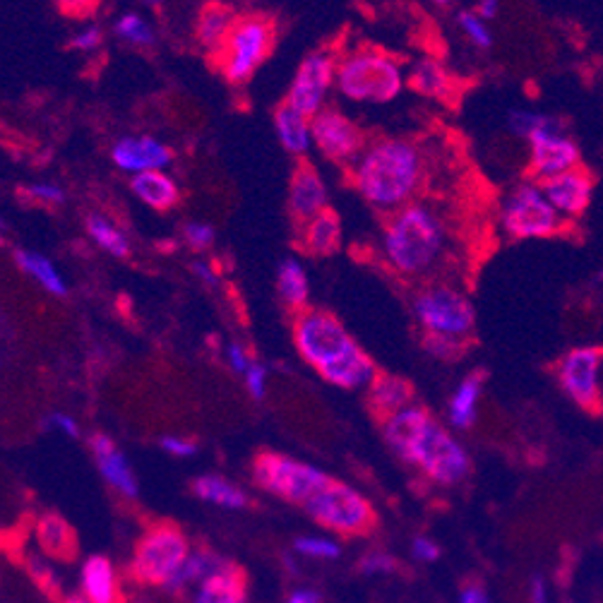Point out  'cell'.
<instances>
[{"label": "cell", "mask_w": 603, "mask_h": 603, "mask_svg": "<svg viewBox=\"0 0 603 603\" xmlns=\"http://www.w3.org/2000/svg\"><path fill=\"white\" fill-rule=\"evenodd\" d=\"M385 443L399 459L440 486H457L471 471L469 452L426 409L407 407L382 421Z\"/></svg>", "instance_id": "obj_1"}, {"label": "cell", "mask_w": 603, "mask_h": 603, "mask_svg": "<svg viewBox=\"0 0 603 603\" xmlns=\"http://www.w3.org/2000/svg\"><path fill=\"white\" fill-rule=\"evenodd\" d=\"M423 178L421 149L409 140L385 137L354 161V183L363 200L378 210L411 205Z\"/></svg>", "instance_id": "obj_2"}, {"label": "cell", "mask_w": 603, "mask_h": 603, "mask_svg": "<svg viewBox=\"0 0 603 603\" xmlns=\"http://www.w3.org/2000/svg\"><path fill=\"white\" fill-rule=\"evenodd\" d=\"M447 241L445 224L426 205L411 202L392 214L385 226L382 253L397 272L416 274L428 272L440 258Z\"/></svg>", "instance_id": "obj_3"}, {"label": "cell", "mask_w": 603, "mask_h": 603, "mask_svg": "<svg viewBox=\"0 0 603 603\" xmlns=\"http://www.w3.org/2000/svg\"><path fill=\"white\" fill-rule=\"evenodd\" d=\"M337 87L351 101L385 104L404 89V73L387 53L356 51L339 63Z\"/></svg>", "instance_id": "obj_4"}, {"label": "cell", "mask_w": 603, "mask_h": 603, "mask_svg": "<svg viewBox=\"0 0 603 603\" xmlns=\"http://www.w3.org/2000/svg\"><path fill=\"white\" fill-rule=\"evenodd\" d=\"M294 344L308 366L325 373L334 363H339L358 344L346 332V327L332 313L318 308L303 310L294 320Z\"/></svg>", "instance_id": "obj_5"}, {"label": "cell", "mask_w": 603, "mask_h": 603, "mask_svg": "<svg viewBox=\"0 0 603 603\" xmlns=\"http://www.w3.org/2000/svg\"><path fill=\"white\" fill-rule=\"evenodd\" d=\"M253 479L262 491L289 500V503L306 507L332 479L313 464L296 462V459L262 452L253 462Z\"/></svg>", "instance_id": "obj_6"}, {"label": "cell", "mask_w": 603, "mask_h": 603, "mask_svg": "<svg viewBox=\"0 0 603 603\" xmlns=\"http://www.w3.org/2000/svg\"><path fill=\"white\" fill-rule=\"evenodd\" d=\"M274 46V25L258 15L238 17V22L226 37V44L217 53L222 58V73L229 82L241 85L253 77L258 65L270 56Z\"/></svg>", "instance_id": "obj_7"}, {"label": "cell", "mask_w": 603, "mask_h": 603, "mask_svg": "<svg viewBox=\"0 0 603 603\" xmlns=\"http://www.w3.org/2000/svg\"><path fill=\"white\" fill-rule=\"evenodd\" d=\"M303 510L325 529L339 531L346 536L363 534L375 524V512L368 500L356 488L339 481L327 483Z\"/></svg>", "instance_id": "obj_8"}, {"label": "cell", "mask_w": 603, "mask_h": 603, "mask_svg": "<svg viewBox=\"0 0 603 603\" xmlns=\"http://www.w3.org/2000/svg\"><path fill=\"white\" fill-rule=\"evenodd\" d=\"M188 555L190 546L181 529L171 527V524H161V527L149 529L145 539L137 543L133 572L142 582L166 587L181 572Z\"/></svg>", "instance_id": "obj_9"}, {"label": "cell", "mask_w": 603, "mask_h": 603, "mask_svg": "<svg viewBox=\"0 0 603 603\" xmlns=\"http://www.w3.org/2000/svg\"><path fill=\"white\" fill-rule=\"evenodd\" d=\"M414 315L426 334L467 337L476 325L474 306L452 286H428L414 298Z\"/></svg>", "instance_id": "obj_10"}, {"label": "cell", "mask_w": 603, "mask_h": 603, "mask_svg": "<svg viewBox=\"0 0 603 603\" xmlns=\"http://www.w3.org/2000/svg\"><path fill=\"white\" fill-rule=\"evenodd\" d=\"M560 214L543 195V188L524 183L507 197L503 210V229L512 238H543L558 231Z\"/></svg>", "instance_id": "obj_11"}, {"label": "cell", "mask_w": 603, "mask_h": 603, "mask_svg": "<svg viewBox=\"0 0 603 603\" xmlns=\"http://www.w3.org/2000/svg\"><path fill=\"white\" fill-rule=\"evenodd\" d=\"M531 145V171L543 183L567 171H575L579 164V149L570 137L558 130V123L541 116L539 125L527 137Z\"/></svg>", "instance_id": "obj_12"}, {"label": "cell", "mask_w": 603, "mask_h": 603, "mask_svg": "<svg viewBox=\"0 0 603 603\" xmlns=\"http://www.w3.org/2000/svg\"><path fill=\"white\" fill-rule=\"evenodd\" d=\"M337 68L339 65L327 51L310 53L306 61L298 65V73L286 94V104L306 118L318 116L332 82H337Z\"/></svg>", "instance_id": "obj_13"}, {"label": "cell", "mask_w": 603, "mask_h": 603, "mask_svg": "<svg viewBox=\"0 0 603 603\" xmlns=\"http://www.w3.org/2000/svg\"><path fill=\"white\" fill-rule=\"evenodd\" d=\"M310 128H313V145L330 161H356L366 152V137L361 128L342 111L322 109L310 121Z\"/></svg>", "instance_id": "obj_14"}, {"label": "cell", "mask_w": 603, "mask_h": 603, "mask_svg": "<svg viewBox=\"0 0 603 603\" xmlns=\"http://www.w3.org/2000/svg\"><path fill=\"white\" fill-rule=\"evenodd\" d=\"M601 368L603 354L596 349L570 351L558 368V380L572 402L591 409L601 399Z\"/></svg>", "instance_id": "obj_15"}, {"label": "cell", "mask_w": 603, "mask_h": 603, "mask_svg": "<svg viewBox=\"0 0 603 603\" xmlns=\"http://www.w3.org/2000/svg\"><path fill=\"white\" fill-rule=\"evenodd\" d=\"M327 212V188L320 171L310 161L296 166L289 185V214L296 224L306 226L310 219Z\"/></svg>", "instance_id": "obj_16"}, {"label": "cell", "mask_w": 603, "mask_h": 603, "mask_svg": "<svg viewBox=\"0 0 603 603\" xmlns=\"http://www.w3.org/2000/svg\"><path fill=\"white\" fill-rule=\"evenodd\" d=\"M111 159L121 171L140 176V173L159 171L169 166L173 152L169 145L154 140V137H123L113 145Z\"/></svg>", "instance_id": "obj_17"}, {"label": "cell", "mask_w": 603, "mask_h": 603, "mask_svg": "<svg viewBox=\"0 0 603 603\" xmlns=\"http://www.w3.org/2000/svg\"><path fill=\"white\" fill-rule=\"evenodd\" d=\"M543 195L555 207L560 217H577L591 202V181L584 171H567L541 185Z\"/></svg>", "instance_id": "obj_18"}, {"label": "cell", "mask_w": 603, "mask_h": 603, "mask_svg": "<svg viewBox=\"0 0 603 603\" xmlns=\"http://www.w3.org/2000/svg\"><path fill=\"white\" fill-rule=\"evenodd\" d=\"M89 447H92V455L97 457V467L101 476H104V481L109 483L111 488H116L118 493L125 495V498H137L140 486H137L133 469L128 467L123 452L118 450L109 435H94V438L89 440Z\"/></svg>", "instance_id": "obj_19"}, {"label": "cell", "mask_w": 603, "mask_h": 603, "mask_svg": "<svg viewBox=\"0 0 603 603\" xmlns=\"http://www.w3.org/2000/svg\"><path fill=\"white\" fill-rule=\"evenodd\" d=\"M366 397H368L370 411H373L380 421H387L390 416L411 407L414 387H411L409 380L399 378V375L378 373L375 375V380L370 382Z\"/></svg>", "instance_id": "obj_20"}, {"label": "cell", "mask_w": 603, "mask_h": 603, "mask_svg": "<svg viewBox=\"0 0 603 603\" xmlns=\"http://www.w3.org/2000/svg\"><path fill=\"white\" fill-rule=\"evenodd\" d=\"M320 375L330 382V385L342 387V390H361V387L368 390L370 382L378 375V368H375L373 358L358 346L349 356L342 358L339 363H334L332 368H327L325 373Z\"/></svg>", "instance_id": "obj_21"}, {"label": "cell", "mask_w": 603, "mask_h": 603, "mask_svg": "<svg viewBox=\"0 0 603 603\" xmlns=\"http://www.w3.org/2000/svg\"><path fill=\"white\" fill-rule=\"evenodd\" d=\"M313 118H306L303 113L291 109L289 104L279 106L274 111V130H277L279 142L289 154L294 157H306L308 149L313 147V128H310Z\"/></svg>", "instance_id": "obj_22"}, {"label": "cell", "mask_w": 603, "mask_h": 603, "mask_svg": "<svg viewBox=\"0 0 603 603\" xmlns=\"http://www.w3.org/2000/svg\"><path fill=\"white\" fill-rule=\"evenodd\" d=\"M130 190H133L145 205L159 212L171 210V207H176L178 200H181V190H178L176 181H173L171 176H166L164 171H147L140 173V176H133Z\"/></svg>", "instance_id": "obj_23"}, {"label": "cell", "mask_w": 603, "mask_h": 603, "mask_svg": "<svg viewBox=\"0 0 603 603\" xmlns=\"http://www.w3.org/2000/svg\"><path fill=\"white\" fill-rule=\"evenodd\" d=\"M82 594L92 603H118V579L111 560L94 555L82 567Z\"/></svg>", "instance_id": "obj_24"}, {"label": "cell", "mask_w": 603, "mask_h": 603, "mask_svg": "<svg viewBox=\"0 0 603 603\" xmlns=\"http://www.w3.org/2000/svg\"><path fill=\"white\" fill-rule=\"evenodd\" d=\"M190 603H248L241 570L229 565L226 570L219 572V575L202 582Z\"/></svg>", "instance_id": "obj_25"}, {"label": "cell", "mask_w": 603, "mask_h": 603, "mask_svg": "<svg viewBox=\"0 0 603 603\" xmlns=\"http://www.w3.org/2000/svg\"><path fill=\"white\" fill-rule=\"evenodd\" d=\"M303 229V248L310 255H318V258H327V255L337 253L342 246V224L339 217L332 210L318 214L315 219H310Z\"/></svg>", "instance_id": "obj_26"}, {"label": "cell", "mask_w": 603, "mask_h": 603, "mask_svg": "<svg viewBox=\"0 0 603 603\" xmlns=\"http://www.w3.org/2000/svg\"><path fill=\"white\" fill-rule=\"evenodd\" d=\"M481 392H483V378L479 373H471L457 385L455 394L450 399V423L455 428H462L467 431L479 419V402H481Z\"/></svg>", "instance_id": "obj_27"}, {"label": "cell", "mask_w": 603, "mask_h": 603, "mask_svg": "<svg viewBox=\"0 0 603 603\" xmlns=\"http://www.w3.org/2000/svg\"><path fill=\"white\" fill-rule=\"evenodd\" d=\"M236 22L238 17L229 5H207V8L202 10L200 20H197V39H200L202 46L219 53Z\"/></svg>", "instance_id": "obj_28"}, {"label": "cell", "mask_w": 603, "mask_h": 603, "mask_svg": "<svg viewBox=\"0 0 603 603\" xmlns=\"http://www.w3.org/2000/svg\"><path fill=\"white\" fill-rule=\"evenodd\" d=\"M277 291H279V298L284 301V306L294 310L296 315H301L303 310H308L310 284H308V274L303 270L301 262L284 260L282 265H279Z\"/></svg>", "instance_id": "obj_29"}, {"label": "cell", "mask_w": 603, "mask_h": 603, "mask_svg": "<svg viewBox=\"0 0 603 603\" xmlns=\"http://www.w3.org/2000/svg\"><path fill=\"white\" fill-rule=\"evenodd\" d=\"M229 565H231L229 560L219 558L217 553L190 551L188 560H185V565L181 567V572H178V575L173 577L169 584H166V589L181 591L185 587H190V584H197V587H200L202 582H207L210 577L219 575V572L226 570Z\"/></svg>", "instance_id": "obj_30"}, {"label": "cell", "mask_w": 603, "mask_h": 603, "mask_svg": "<svg viewBox=\"0 0 603 603\" xmlns=\"http://www.w3.org/2000/svg\"><path fill=\"white\" fill-rule=\"evenodd\" d=\"M15 262L22 272L29 274L32 279L44 286L46 291L53 296H65L68 294V284L61 277V272L56 270V265L46 258V255L34 253V250H15Z\"/></svg>", "instance_id": "obj_31"}, {"label": "cell", "mask_w": 603, "mask_h": 603, "mask_svg": "<svg viewBox=\"0 0 603 603\" xmlns=\"http://www.w3.org/2000/svg\"><path fill=\"white\" fill-rule=\"evenodd\" d=\"M193 491L200 500L212 503L217 507H226V510H243L248 505V495L241 488L234 486L231 481L219 479L214 474H205L200 479H195Z\"/></svg>", "instance_id": "obj_32"}, {"label": "cell", "mask_w": 603, "mask_h": 603, "mask_svg": "<svg viewBox=\"0 0 603 603\" xmlns=\"http://www.w3.org/2000/svg\"><path fill=\"white\" fill-rule=\"evenodd\" d=\"M409 87L414 92L423 94V97H443L447 92V73L438 61L423 58V61L414 63L409 73Z\"/></svg>", "instance_id": "obj_33"}, {"label": "cell", "mask_w": 603, "mask_h": 603, "mask_svg": "<svg viewBox=\"0 0 603 603\" xmlns=\"http://www.w3.org/2000/svg\"><path fill=\"white\" fill-rule=\"evenodd\" d=\"M87 234L92 236V241L97 243L101 250L116 255V258H125V255L130 253L128 238H125L121 234V229H118V226L113 222H109L106 217L92 214V217L87 219Z\"/></svg>", "instance_id": "obj_34"}, {"label": "cell", "mask_w": 603, "mask_h": 603, "mask_svg": "<svg viewBox=\"0 0 603 603\" xmlns=\"http://www.w3.org/2000/svg\"><path fill=\"white\" fill-rule=\"evenodd\" d=\"M37 539L51 555H61V558H68L70 551L75 548V539L70 534L68 524L56 515L41 519L37 527Z\"/></svg>", "instance_id": "obj_35"}, {"label": "cell", "mask_w": 603, "mask_h": 603, "mask_svg": "<svg viewBox=\"0 0 603 603\" xmlns=\"http://www.w3.org/2000/svg\"><path fill=\"white\" fill-rule=\"evenodd\" d=\"M113 32H116L121 39L130 41V44H137V46H147L154 41L152 27H149L137 13H125L118 17L116 25H113Z\"/></svg>", "instance_id": "obj_36"}, {"label": "cell", "mask_w": 603, "mask_h": 603, "mask_svg": "<svg viewBox=\"0 0 603 603\" xmlns=\"http://www.w3.org/2000/svg\"><path fill=\"white\" fill-rule=\"evenodd\" d=\"M294 548L296 553L313 560H337L342 555L339 543L330 539V536H301V539H296Z\"/></svg>", "instance_id": "obj_37"}, {"label": "cell", "mask_w": 603, "mask_h": 603, "mask_svg": "<svg viewBox=\"0 0 603 603\" xmlns=\"http://www.w3.org/2000/svg\"><path fill=\"white\" fill-rule=\"evenodd\" d=\"M459 27L464 29V34H467L471 44H476L479 49H488V46L493 44L491 32H488L486 20H481L479 15H476V10H462V13L457 15Z\"/></svg>", "instance_id": "obj_38"}, {"label": "cell", "mask_w": 603, "mask_h": 603, "mask_svg": "<svg viewBox=\"0 0 603 603\" xmlns=\"http://www.w3.org/2000/svg\"><path fill=\"white\" fill-rule=\"evenodd\" d=\"M423 349L428 354L440 358V361H450V358L459 356L462 351V342L457 337H443V334H426L423 337Z\"/></svg>", "instance_id": "obj_39"}, {"label": "cell", "mask_w": 603, "mask_h": 603, "mask_svg": "<svg viewBox=\"0 0 603 603\" xmlns=\"http://www.w3.org/2000/svg\"><path fill=\"white\" fill-rule=\"evenodd\" d=\"M183 241L193 250H207L214 246V229L207 222H185Z\"/></svg>", "instance_id": "obj_40"}, {"label": "cell", "mask_w": 603, "mask_h": 603, "mask_svg": "<svg viewBox=\"0 0 603 603\" xmlns=\"http://www.w3.org/2000/svg\"><path fill=\"white\" fill-rule=\"evenodd\" d=\"M358 567H361L363 575H390V572L397 570V560L385 551H373L363 555Z\"/></svg>", "instance_id": "obj_41"}, {"label": "cell", "mask_w": 603, "mask_h": 603, "mask_svg": "<svg viewBox=\"0 0 603 603\" xmlns=\"http://www.w3.org/2000/svg\"><path fill=\"white\" fill-rule=\"evenodd\" d=\"M22 195H27L29 200L41 202V205H61L65 200L63 190L56 183H32L22 190Z\"/></svg>", "instance_id": "obj_42"}, {"label": "cell", "mask_w": 603, "mask_h": 603, "mask_svg": "<svg viewBox=\"0 0 603 603\" xmlns=\"http://www.w3.org/2000/svg\"><path fill=\"white\" fill-rule=\"evenodd\" d=\"M246 378V390L250 392V397L253 399H262L267 392V368L262 366V363L253 361L250 363L248 373L243 375Z\"/></svg>", "instance_id": "obj_43"}, {"label": "cell", "mask_w": 603, "mask_h": 603, "mask_svg": "<svg viewBox=\"0 0 603 603\" xmlns=\"http://www.w3.org/2000/svg\"><path fill=\"white\" fill-rule=\"evenodd\" d=\"M41 428H44V431H58L68 435V438H77V435H80V426H77L73 416L61 414V411H53V414L46 416L44 423H41Z\"/></svg>", "instance_id": "obj_44"}, {"label": "cell", "mask_w": 603, "mask_h": 603, "mask_svg": "<svg viewBox=\"0 0 603 603\" xmlns=\"http://www.w3.org/2000/svg\"><path fill=\"white\" fill-rule=\"evenodd\" d=\"M161 447L173 457H193L197 452V443L183 435H164L161 438Z\"/></svg>", "instance_id": "obj_45"}, {"label": "cell", "mask_w": 603, "mask_h": 603, "mask_svg": "<svg viewBox=\"0 0 603 603\" xmlns=\"http://www.w3.org/2000/svg\"><path fill=\"white\" fill-rule=\"evenodd\" d=\"M411 555L416 560H421V563H435L440 558V546L435 541L426 539V536H419V539H414V543H411Z\"/></svg>", "instance_id": "obj_46"}, {"label": "cell", "mask_w": 603, "mask_h": 603, "mask_svg": "<svg viewBox=\"0 0 603 603\" xmlns=\"http://www.w3.org/2000/svg\"><path fill=\"white\" fill-rule=\"evenodd\" d=\"M226 363H229L231 370H236V373L246 375L248 368H250V363H253V358L248 356V351L243 349L241 344L231 342L229 346H226Z\"/></svg>", "instance_id": "obj_47"}, {"label": "cell", "mask_w": 603, "mask_h": 603, "mask_svg": "<svg viewBox=\"0 0 603 603\" xmlns=\"http://www.w3.org/2000/svg\"><path fill=\"white\" fill-rule=\"evenodd\" d=\"M101 44V32L97 27L82 29L80 34H75V39L70 41V46L77 51H94Z\"/></svg>", "instance_id": "obj_48"}, {"label": "cell", "mask_w": 603, "mask_h": 603, "mask_svg": "<svg viewBox=\"0 0 603 603\" xmlns=\"http://www.w3.org/2000/svg\"><path fill=\"white\" fill-rule=\"evenodd\" d=\"M459 603H491V599H488V591L481 584H469L459 594Z\"/></svg>", "instance_id": "obj_49"}, {"label": "cell", "mask_w": 603, "mask_h": 603, "mask_svg": "<svg viewBox=\"0 0 603 603\" xmlns=\"http://www.w3.org/2000/svg\"><path fill=\"white\" fill-rule=\"evenodd\" d=\"M190 270H193V274L197 279H202V282L205 284H210V286H214L219 282V277H217V272L212 270V265H207L205 260H195L193 265H190Z\"/></svg>", "instance_id": "obj_50"}, {"label": "cell", "mask_w": 603, "mask_h": 603, "mask_svg": "<svg viewBox=\"0 0 603 603\" xmlns=\"http://www.w3.org/2000/svg\"><path fill=\"white\" fill-rule=\"evenodd\" d=\"M529 603H551L548 601V587H546V582H543V577L531 579Z\"/></svg>", "instance_id": "obj_51"}, {"label": "cell", "mask_w": 603, "mask_h": 603, "mask_svg": "<svg viewBox=\"0 0 603 603\" xmlns=\"http://www.w3.org/2000/svg\"><path fill=\"white\" fill-rule=\"evenodd\" d=\"M286 603H322V596L315 589H298L286 599Z\"/></svg>", "instance_id": "obj_52"}, {"label": "cell", "mask_w": 603, "mask_h": 603, "mask_svg": "<svg viewBox=\"0 0 603 603\" xmlns=\"http://www.w3.org/2000/svg\"><path fill=\"white\" fill-rule=\"evenodd\" d=\"M500 5L495 3V0H483V3L476 5V15L481 17V20H493L495 15H498Z\"/></svg>", "instance_id": "obj_53"}, {"label": "cell", "mask_w": 603, "mask_h": 603, "mask_svg": "<svg viewBox=\"0 0 603 603\" xmlns=\"http://www.w3.org/2000/svg\"><path fill=\"white\" fill-rule=\"evenodd\" d=\"M63 603H92V601H87L85 596H73V599H65Z\"/></svg>", "instance_id": "obj_54"}, {"label": "cell", "mask_w": 603, "mask_h": 603, "mask_svg": "<svg viewBox=\"0 0 603 603\" xmlns=\"http://www.w3.org/2000/svg\"><path fill=\"white\" fill-rule=\"evenodd\" d=\"M567 603H577V601H567Z\"/></svg>", "instance_id": "obj_55"}]
</instances>
